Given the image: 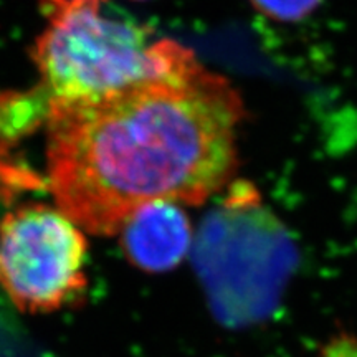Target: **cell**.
<instances>
[{"mask_svg": "<svg viewBox=\"0 0 357 357\" xmlns=\"http://www.w3.org/2000/svg\"><path fill=\"white\" fill-rule=\"evenodd\" d=\"M238 91L199 65L93 100L48 106L47 177L55 205L83 231L119 235L153 202L200 205L238 167Z\"/></svg>", "mask_w": 357, "mask_h": 357, "instance_id": "cell-1", "label": "cell"}, {"mask_svg": "<svg viewBox=\"0 0 357 357\" xmlns=\"http://www.w3.org/2000/svg\"><path fill=\"white\" fill-rule=\"evenodd\" d=\"M108 0H42L47 26L33 45L37 88L48 105L111 95L200 65L189 48L106 13Z\"/></svg>", "mask_w": 357, "mask_h": 357, "instance_id": "cell-2", "label": "cell"}, {"mask_svg": "<svg viewBox=\"0 0 357 357\" xmlns=\"http://www.w3.org/2000/svg\"><path fill=\"white\" fill-rule=\"evenodd\" d=\"M88 242L60 208L19 205L0 220V288L24 312L45 314L84 296Z\"/></svg>", "mask_w": 357, "mask_h": 357, "instance_id": "cell-3", "label": "cell"}, {"mask_svg": "<svg viewBox=\"0 0 357 357\" xmlns=\"http://www.w3.org/2000/svg\"><path fill=\"white\" fill-rule=\"evenodd\" d=\"M119 236L132 265L149 273H162L176 268L189 253L192 225L182 205L153 202L128 218Z\"/></svg>", "mask_w": 357, "mask_h": 357, "instance_id": "cell-4", "label": "cell"}, {"mask_svg": "<svg viewBox=\"0 0 357 357\" xmlns=\"http://www.w3.org/2000/svg\"><path fill=\"white\" fill-rule=\"evenodd\" d=\"M48 101L37 88L0 95V137L15 141L45 126Z\"/></svg>", "mask_w": 357, "mask_h": 357, "instance_id": "cell-5", "label": "cell"}, {"mask_svg": "<svg viewBox=\"0 0 357 357\" xmlns=\"http://www.w3.org/2000/svg\"><path fill=\"white\" fill-rule=\"evenodd\" d=\"M250 3L266 19L280 24H300L318 10L323 0H250Z\"/></svg>", "mask_w": 357, "mask_h": 357, "instance_id": "cell-6", "label": "cell"}, {"mask_svg": "<svg viewBox=\"0 0 357 357\" xmlns=\"http://www.w3.org/2000/svg\"><path fill=\"white\" fill-rule=\"evenodd\" d=\"M319 357H357V336L349 333L337 334L321 349Z\"/></svg>", "mask_w": 357, "mask_h": 357, "instance_id": "cell-7", "label": "cell"}]
</instances>
